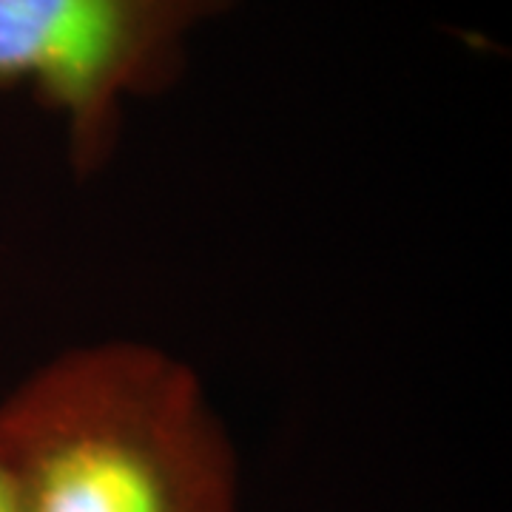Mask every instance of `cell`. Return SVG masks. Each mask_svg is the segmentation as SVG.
Returning a JSON list of instances; mask_svg holds the SVG:
<instances>
[{
    "label": "cell",
    "instance_id": "cell-3",
    "mask_svg": "<svg viewBox=\"0 0 512 512\" xmlns=\"http://www.w3.org/2000/svg\"><path fill=\"white\" fill-rule=\"evenodd\" d=\"M0 512H15V501H12V493H9V481H6L3 467H0Z\"/></svg>",
    "mask_w": 512,
    "mask_h": 512
},
{
    "label": "cell",
    "instance_id": "cell-2",
    "mask_svg": "<svg viewBox=\"0 0 512 512\" xmlns=\"http://www.w3.org/2000/svg\"><path fill=\"white\" fill-rule=\"evenodd\" d=\"M237 0H0V92L26 86L63 120L77 180L114 163L128 100L165 94L188 35Z\"/></svg>",
    "mask_w": 512,
    "mask_h": 512
},
{
    "label": "cell",
    "instance_id": "cell-1",
    "mask_svg": "<svg viewBox=\"0 0 512 512\" xmlns=\"http://www.w3.org/2000/svg\"><path fill=\"white\" fill-rule=\"evenodd\" d=\"M15 512H239V453L183 356L143 339L60 350L0 396Z\"/></svg>",
    "mask_w": 512,
    "mask_h": 512
}]
</instances>
